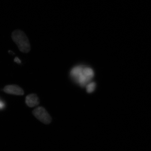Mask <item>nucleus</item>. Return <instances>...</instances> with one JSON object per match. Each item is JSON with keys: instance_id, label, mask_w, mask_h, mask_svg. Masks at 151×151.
Segmentation results:
<instances>
[{"instance_id": "nucleus-5", "label": "nucleus", "mask_w": 151, "mask_h": 151, "mask_svg": "<svg viewBox=\"0 0 151 151\" xmlns=\"http://www.w3.org/2000/svg\"><path fill=\"white\" fill-rule=\"evenodd\" d=\"M25 102L27 105L30 108H33L39 105L40 99L35 94H31L26 97Z\"/></svg>"}, {"instance_id": "nucleus-4", "label": "nucleus", "mask_w": 151, "mask_h": 151, "mask_svg": "<svg viewBox=\"0 0 151 151\" xmlns=\"http://www.w3.org/2000/svg\"><path fill=\"white\" fill-rule=\"evenodd\" d=\"M3 91L7 94L21 96L24 94V91L18 85L16 84L7 85L4 87Z\"/></svg>"}, {"instance_id": "nucleus-7", "label": "nucleus", "mask_w": 151, "mask_h": 151, "mask_svg": "<svg viewBox=\"0 0 151 151\" xmlns=\"http://www.w3.org/2000/svg\"><path fill=\"white\" fill-rule=\"evenodd\" d=\"M14 61H16V62H17V63H20V61L18 59V58H15L14 60Z\"/></svg>"}, {"instance_id": "nucleus-2", "label": "nucleus", "mask_w": 151, "mask_h": 151, "mask_svg": "<svg viewBox=\"0 0 151 151\" xmlns=\"http://www.w3.org/2000/svg\"><path fill=\"white\" fill-rule=\"evenodd\" d=\"M70 74L82 86H85L86 83L91 80L85 75L84 71V68L81 66H78L73 68L71 70Z\"/></svg>"}, {"instance_id": "nucleus-1", "label": "nucleus", "mask_w": 151, "mask_h": 151, "mask_svg": "<svg viewBox=\"0 0 151 151\" xmlns=\"http://www.w3.org/2000/svg\"><path fill=\"white\" fill-rule=\"evenodd\" d=\"M12 38L20 51L28 53L30 51L31 45L25 34L20 30H16L12 33Z\"/></svg>"}, {"instance_id": "nucleus-6", "label": "nucleus", "mask_w": 151, "mask_h": 151, "mask_svg": "<svg viewBox=\"0 0 151 151\" xmlns=\"http://www.w3.org/2000/svg\"><path fill=\"white\" fill-rule=\"evenodd\" d=\"M96 83L94 82H91L88 85H86V91L88 93H92L94 92L96 88Z\"/></svg>"}, {"instance_id": "nucleus-3", "label": "nucleus", "mask_w": 151, "mask_h": 151, "mask_svg": "<svg viewBox=\"0 0 151 151\" xmlns=\"http://www.w3.org/2000/svg\"><path fill=\"white\" fill-rule=\"evenodd\" d=\"M33 115L40 122L45 124H50L52 118L45 108L42 107H38L32 111Z\"/></svg>"}, {"instance_id": "nucleus-8", "label": "nucleus", "mask_w": 151, "mask_h": 151, "mask_svg": "<svg viewBox=\"0 0 151 151\" xmlns=\"http://www.w3.org/2000/svg\"><path fill=\"white\" fill-rule=\"evenodd\" d=\"M4 107V104L1 102H0V108H2Z\"/></svg>"}]
</instances>
